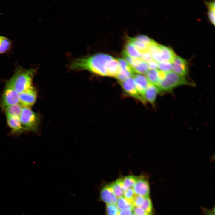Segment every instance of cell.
<instances>
[{"instance_id": "cell-1", "label": "cell", "mask_w": 215, "mask_h": 215, "mask_svg": "<svg viewBox=\"0 0 215 215\" xmlns=\"http://www.w3.org/2000/svg\"><path fill=\"white\" fill-rule=\"evenodd\" d=\"M113 58L109 55L97 53L75 59L69 67L74 70H86L98 75L108 76V64Z\"/></svg>"}, {"instance_id": "cell-2", "label": "cell", "mask_w": 215, "mask_h": 215, "mask_svg": "<svg viewBox=\"0 0 215 215\" xmlns=\"http://www.w3.org/2000/svg\"><path fill=\"white\" fill-rule=\"evenodd\" d=\"M36 72L33 69L17 66L13 75L7 81L6 85L13 87L19 94L32 86L33 79Z\"/></svg>"}, {"instance_id": "cell-3", "label": "cell", "mask_w": 215, "mask_h": 215, "mask_svg": "<svg viewBox=\"0 0 215 215\" xmlns=\"http://www.w3.org/2000/svg\"><path fill=\"white\" fill-rule=\"evenodd\" d=\"M19 117L25 132H38L41 121L40 116L38 113L30 108H23Z\"/></svg>"}, {"instance_id": "cell-4", "label": "cell", "mask_w": 215, "mask_h": 215, "mask_svg": "<svg viewBox=\"0 0 215 215\" xmlns=\"http://www.w3.org/2000/svg\"><path fill=\"white\" fill-rule=\"evenodd\" d=\"M183 85H192L184 76L173 71L166 73L165 78L159 82L157 87L159 91L170 92L176 87Z\"/></svg>"}, {"instance_id": "cell-5", "label": "cell", "mask_w": 215, "mask_h": 215, "mask_svg": "<svg viewBox=\"0 0 215 215\" xmlns=\"http://www.w3.org/2000/svg\"><path fill=\"white\" fill-rule=\"evenodd\" d=\"M153 60L158 63L172 62L176 56L171 48L158 44L153 47L150 52Z\"/></svg>"}, {"instance_id": "cell-6", "label": "cell", "mask_w": 215, "mask_h": 215, "mask_svg": "<svg viewBox=\"0 0 215 215\" xmlns=\"http://www.w3.org/2000/svg\"><path fill=\"white\" fill-rule=\"evenodd\" d=\"M19 103V94L12 87L5 85L0 102V106L3 110L7 107Z\"/></svg>"}, {"instance_id": "cell-7", "label": "cell", "mask_w": 215, "mask_h": 215, "mask_svg": "<svg viewBox=\"0 0 215 215\" xmlns=\"http://www.w3.org/2000/svg\"><path fill=\"white\" fill-rule=\"evenodd\" d=\"M37 96L36 91L32 86L19 94V103L23 108H30L35 103Z\"/></svg>"}, {"instance_id": "cell-8", "label": "cell", "mask_w": 215, "mask_h": 215, "mask_svg": "<svg viewBox=\"0 0 215 215\" xmlns=\"http://www.w3.org/2000/svg\"><path fill=\"white\" fill-rule=\"evenodd\" d=\"M125 91L130 96L140 101L143 104L147 102L137 90L135 83L133 78H129L120 83Z\"/></svg>"}, {"instance_id": "cell-9", "label": "cell", "mask_w": 215, "mask_h": 215, "mask_svg": "<svg viewBox=\"0 0 215 215\" xmlns=\"http://www.w3.org/2000/svg\"><path fill=\"white\" fill-rule=\"evenodd\" d=\"M136 195L144 197L149 196L150 187L148 179L145 177L138 176V179L132 187Z\"/></svg>"}, {"instance_id": "cell-10", "label": "cell", "mask_w": 215, "mask_h": 215, "mask_svg": "<svg viewBox=\"0 0 215 215\" xmlns=\"http://www.w3.org/2000/svg\"><path fill=\"white\" fill-rule=\"evenodd\" d=\"M7 125L11 130V134L19 136L25 132L18 116H6Z\"/></svg>"}, {"instance_id": "cell-11", "label": "cell", "mask_w": 215, "mask_h": 215, "mask_svg": "<svg viewBox=\"0 0 215 215\" xmlns=\"http://www.w3.org/2000/svg\"><path fill=\"white\" fill-rule=\"evenodd\" d=\"M173 72L178 74L184 77L188 72V64L185 59L176 56L172 62Z\"/></svg>"}, {"instance_id": "cell-12", "label": "cell", "mask_w": 215, "mask_h": 215, "mask_svg": "<svg viewBox=\"0 0 215 215\" xmlns=\"http://www.w3.org/2000/svg\"><path fill=\"white\" fill-rule=\"evenodd\" d=\"M100 197L101 199L107 204L116 205L118 199L113 194L108 185L101 190Z\"/></svg>"}, {"instance_id": "cell-13", "label": "cell", "mask_w": 215, "mask_h": 215, "mask_svg": "<svg viewBox=\"0 0 215 215\" xmlns=\"http://www.w3.org/2000/svg\"><path fill=\"white\" fill-rule=\"evenodd\" d=\"M133 76L137 90L140 94L145 98V91L149 82L147 77L142 74H136L134 75Z\"/></svg>"}, {"instance_id": "cell-14", "label": "cell", "mask_w": 215, "mask_h": 215, "mask_svg": "<svg viewBox=\"0 0 215 215\" xmlns=\"http://www.w3.org/2000/svg\"><path fill=\"white\" fill-rule=\"evenodd\" d=\"M159 92V90L157 86L149 82L145 90L144 95V97L146 101H148L153 105Z\"/></svg>"}, {"instance_id": "cell-15", "label": "cell", "mask_w": 215, "mask_h": 215, "mask_svg": "<svg viewBox=\"0 0 215 215\" xmlns=\"http://www.w3.org/2000/svg\"><path fill=\"white\" fill-rule=\"evenodd\" d=\"M108 185L117 198L124 196V192L126 190L123 185L121 178Z\"/></svg>"}, {"instance_id": "cell-16", "label": "cell", "mask_w": 215, "mask_h": 215, "mask_svg": "<svg viewBox=\"0 0 215 215\" xmlns=\"http://www.w3.org/2000/svg\"><path fill=\"white\" fill-rule=\"evenodd\" d=\"M13 45V42L10 39L6 36H0V54L9 52Z\"/></svg>"}, {"instance_id": "cell-17", "label": "cell", "mask_w": 215, "mask_h": 215, "mask_svg": "<svg viewBox=\"0 0 215 215\" xmlns=\"http://www.w3.org/2000/svg\"><path fill=\"white\" fill-rule=\"evenodd\" d=\"M23 108L19 103L10 106L4 110L5 116L19 117Z\"/></svg>"}, {"instance_id": "cell-18", "label": "cell", "mask_w": 215, "mask_h": 215, "mask_svg": "<svg viewBox=\"0 0 215 215\" xmlns=\"http://www.w3.org/2000/svg\"><path fill=\"white\" fill-rule=\"evenodd\" d=\"M159 70H149L146 73V77L150 82L157 87L159 82Z\"/></svg>"}, {"instance_id": "cell-19", "label": "cell", "mask_w": 215, "mask_h": 215, "mask_svg": "<svg viewBox=\"0 0 215 215\" xmlns=\"http://www.w3.org/2000/svg\"><path fill=\"white\" fill-rule=\"evenodd\" d=\"M138 176L128 175L121 178L123 185L127 190L130 188H132L136 182Z\"/></svg>"}, {"instance_id": "cell-20", "label": "cell", "mask_w": 215, "mask_h": 215, "mask_svg": "<svg viewBox=\"0 0 215 215\" xmlns=\"http://www.w3.org/2000/svg\"><path fill=\"white\" fill-rule=\"evenodd\" d=\"M116 205L120 210L128 208L133 209L134 207L132 202L125 199L124 196L118 198Z\"/></svg>"}, {"instance_id": "cell-21", "label": "cell", "mask_w": 215, "mask_h": 215, "mask_svg": "<svg viewBox=\"0 0 215 215\" xmlns=\"http://www.w3.org/2000/svg\"><path fill=\"white\" fill-rule=\"evenodd\" d=\"M140 207L147 214L152 215L153 205L149 196L144 197L143 202Z\"/></svg>"}, {"instance_id": "cell-22", "label": "cell", "mask_w": 215, "mask_h": 215, "mask_svg": "<svg viewBox=\"0 0 215 215\" xmlns=\"http://www.w3.org/2000/svg\"><path fill=\"white\" fill-rule=\"evenodd\" d=\"M106 215H119L120 210L116 205L107 204Z\"/></svg>"}, {"instance_id": "cell-23", "label": "cell", "mask_w": 215, "mask_h": 215, "mask_svg": "<svg viewBox=\"0 0 215 215\" xmlns=\"http://www.w3.org/2000/svg\"><path fill=\"white\" fill-rule=\"evenodd\" d=\"M172 68V63L165 62L158 63V69L163 72L167 73L171 71Z\"/></svg>"}, {"instance_id": "cell-24", "label": "cell", "mask_w": 215, "mask_h": 215, "mask_svg": "<svg viewBox=\"0 0 215 215\" xmlns=\"http://www.w3.org/2000/svg\"><path fill=\"white\" fill-rule=\"evenodd\" d=\"M135 38L137 40L148 45L152 44L155 41L147 36L144 35H139Z\"/></svg>"}, {"instance_id": "cell-25", "label": "cell", "mask_w": 215, "mask_h": 215, "mask_svg": "<svg viewBox=\"0 0 215 215\" xmlns=\"http://www.w3.org/2000/svg\"><path fill=\"white\" fill-rule=\"evenodd\" d=\"M142 196L135 195L132 200V204L134 207H141L144 199Z\"/></svg>"}, {"instance_id": "cell-26", "label": "cell", "mask_w": 215, "mask_h": 215, "mask_svg": "<svg viewBox=\"0 0 215 215\" xmlns=\"http://www.w3.org/2000/svg\"><path fill=\"white\" fill-rule=\"evenodd\" d=\"M135 195L133 188H130L125 192L123 196L125 199L132 203L133 199Z\"/></svg>"}, {"instance_id": "cell-27", "label": "cell", "mask_w": 215, "mask_h": 215, "mask_svg": "<svg viewBox=\"0 0 215 215\" xmlns=\"http://www.w3.org/2000/svg\"><path fill=\"white\" fill-rule=\"evenodd\" d=\"M133 211L136 215H150L147 214L140 207H134Z\"/></svg>"}, {"instance_id": "cell-28", "label": "cell", "mask_w": 215, "mask_h": 215, "mask_svg": "<svg viewBox=\"0 0 215 215\" xmlns=\"http://www.w3.org/2000/svg\"><path fill=\"white\" fill-rule=\"evenodd\" d=\"M149 70H158V63L153 59L147 63Z\"/></svg>"}, {"instance_id": "cell-29", "label": "cell", "mask_w": 215, "mask_h": 215, "mask_svg": "<svg viewBox=\"0 0 215 215\" xmlns=\"http://www.w3.org/2000/svg\"><path fill=\"white\" fill-rule=\"evenodd\" d=\"M208 16L211 22L215 25V9H209Z\"/></svg>"}, {"instance_id": "cell-30", "label": "cell", "mask_w": 215, "mask_h": 215, "mask_svg": "<svg viewBox=\"0 0 215 215\" xmlns=\"http://www.w3.org/2000/svg\"><path fill=\"white\" fill-rule=\"evenodd\" d=\"M133 209L130 208H127L120 210L119 215H131Z\"/></svg>"}, {"instance_id": "cell-31", "label": "cell", "mask_w": 215, "mask_h": 215, "mask_svg": "<svg viewBox=\"0 0 215 215\" xmlns=\"http://www.w3.org/2000/svg\"><path fill=\"white\" fill-rule=\"evenodd\" d=\"M209 9H215V2H206Z\"/></svg>"}, {"instance_id": "cell-32", "label": "cell", "mask_w": 215, "mask_h": 215, "mask_svg": "<svg viewBox=\"0 0 215 215\" xmlns=\"http://www.w3.org/2000/svg\"><path fill=\"white\" fill-rule=\"evenodd\" d=\"M214 211V210L213 211H208L206 215H215Z\"/></svg>"}, {"instance_id": "cell-33", "label": "cell", "mask_w": 215, "mask_h": 215, "mask_svg": "<svg viewBox=\"0 0 215 215\" xmlns=\"http://www.w3.org/2000/svg\"><path fill=\"white\" fill-rule=\"evenodd\" d=\"M131 215H136L134 213H132Z\"/></svg>"}]
</instances>
